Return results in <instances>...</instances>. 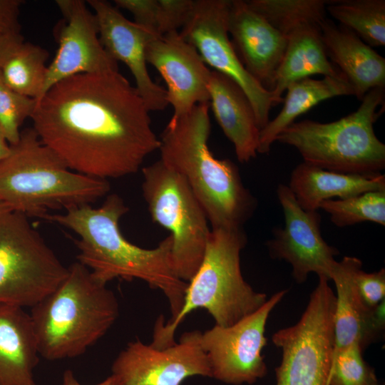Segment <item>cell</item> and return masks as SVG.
<instances>
[{"mask_svg": "<svg viewBox=\"0 0 385 385\" xmlns=\"http://www.w3.org/2000/svg\"><path fill=\"white\" fill-rule=\"evenodd\" d=\"M230 0H196L190 19L180 31L195 47L206 65L236 82L249 98L259 128L270 121L276 106L272 93L245 69L229 37Z\"/></svg>", "mask_w": 385, "mask_h": 385, "instance_id": "8fae6325", "label": "cell"}, {"mask_svg": "<svg viewBox=\"0 0 385 385\" xmlns=\"http://www.w3.org/2000/svg\"><path fill=\"white\" fill-rule=\"evenodd\" d=\"M272 295L254 313L228 327L215 326L201 334L211 378L230 385L252 384L265 377L267 367L262 355L267 344L265 327L272 310L287 293Z\"/></svg>", "mask_w": 385, "mask_h": 385, "instance_id": "7c38bea8", "label": "cell"}, {"mask_svg": "<svg viewBox=\"0 0 385 385\" xmlns=\"http://www.w3.org/2000/svg\"><path fill=\"white\" fill-rule=\"evenodd\" d=\"M248 4L273 26L302 19L326 18V0H250Z\"/></svg>", "mask_w": 385, "mask_h": 385, "instance_id": "f1b7e54d", "label": "cell"}, {"mask_svg": "<svg viewBox=\"0 0 385 385\" xmlns=\"http://www.w3.org/2000/svg\"><path fill=\"white\" fill-rule=\"evenodd\" d=\"M157 34L163 36L182 29L190 17L194 0H157Z\"/></svg>", "mask_w": 385, "mask_h": 385, "instance_id": "1f68e13d", "label": "cell"}, {"mask_svg": "<svg viewBox=\"0 0 385 385\" xmlns=\"http://www.w3.org/2000/svg\"><path fill=\"white\" fill-rule=\"evenodd\" d=\"M277 195L284 225L276 228L272 239L267 242L270 257L290 264L292 275L298 284L304 283L310 273L331 280L339 251L323 239L321 215L317 210H304L288 185L279 184Z\"/></svg>", "mask_w": 385, "mask_h": 385, "instance_id": "5bb4252c", "label": "cell"}, {"mask_svg": "<svg viewBox=\"0 0 385 385\" xmlns=\"http://www.w3.org/2000/svg\"><path fill=\"white\" fill-rule=\"evenodd\" d=\"M128 210L119 195L111 194L99 207L83 205L43 218L78 236L74 241L78 250L77 261L97 279L106 284L115 279H140L160 290L168 301L173 319L181 309L188 282L180 279L173 269L172 237L170 235L153 249L131 243L119 227L120 219Z\"/></svg>", "mask_w": 385, "mask_h": 385, "instance_id": "7a4b0ae2", "label": "cell"}, {"mask_svg": "<svg viewBox=\"0 0 385 385\" xmlns=\"http://www.w3.org/2000/svg\"><path fill=\"white\" fill-rule=\"evenodd\" d=\"M288 187L304 210L317 211L324 200L385 190V175L342 173L303 162L292 170Z\"/></svg>", "mask_w": 385, "mask_h": 385, "instance_id": "cb8c5ba5", "label": "cell"}, {"mask_svg": "<svg viewBox=\"0 0 385 385\" xmlns=\"http://www.w3.org/2000/svg\"><path fill=\"white\" fill-rule=\"evenodd\" d=\"M142 173L151 218L170 232L173 269L188 282L202 262L211 231L206 213L185 179L160 160L143 168Z\"/></svg>", "mask_w": 385, "mask_h": 385, "instance_id": "9c48e42d", "label": "cell"}, {"mask_svg": "<svg viewBox=\"0 0 385 385\" xmlns=\"http://www.w3.org/2000/svg\"><path fill=\"white\" fill-rule=\"evenodd\" d=\"M247 236L240 229H211L205 255L197 272L188 282L179 314L164 323L158 318L150 345L163 349L173 345L178 327L192 312L205 309L215 324L228 327L254 313L267 300L244 279L240 253Z\"/></svg>", "mask_w": 385, "mask_h": 385, "instance_id": "8992f818", "label": "cell"}, {"mask_svg": "<svg viewBox=\"0 0 385 385\" xmlns=\"http://www.w3.org/2000/svg\"><path fill=\"white\" fill-rule=\"evenodd\" d=\"M145 56L165 81L167 101L173 108L171 120L185 115L198 103H209L211 71L179 31L152 36Z\"/></svg>", "mask_w": 385, "mask_h": 385, "instance_id": "2e32d148", "label": "cell"}, {"mask_svg": "<svg viewBox=\"0 0 385 385\" xmlns=\"http://www.w3.org/2000/svg\"><path fill=\"white\" fill-rule=\"evenodd\" d=\"M355 284L363 303L369 309L385 299V270L366 272L359 269L355 274Z\"/></svg>", "mask_w": 385, "mask_h": 385, "instance_id": "d6a6232c", "label": "cell"}, {"mask_svg": "<svg viewBox=\"0 0 385 385\" xmlns=\"http://www.w3.org/2000/svg\"><path fill=\"white\" fill-rule=\"evenodd\" d=\"M201 334L186 332L178 342L163 349L130 342L113 361L111 374L120 385H181L191 376L211 377Z\"/></svg>", "mask_w": 385, "mask_h": 385, "instance_id": "4fadbf2b", "label": "cell"}, {"mask_svg": "<svg viewBox=\"0 0 385 385\" xmlns=\"http://www.w3.org/2000/svg\"><path fill=\"white\" fill-rule=\"evenodd\" d=\"M326 10L371 47L385 45L384 0H331Z\"/></svg>", "mask_w": 385, "mask_h": 385, "instance_id": "4316f807", "label": "cell"}, {"mask_svg": "<svg viewBox=\"0 0 385 385\" xmlns=\"http://www.w3.org/2000/svg\"><path fill=\"white\" fill-rule=\"evenodd\" d=\"M278 115L260 130L257 153L267 154L277 137L295 119L327 99L339 96H354V90L342 75L322 79L303 78L289 83Z\"/></svg>", "mask_w": 385, "mask_h": 385, "instance_id": "d4e9b609", "label": "cell"}, {"mask_svg": "<svg viewBox=\"0 0 385 385\" xmlns=\"http://www.w3.org/2000/svg\"><path fill=\"white\" fill-rule=\"evenodd\" d=\"M227 26L245 69L270 91L286 50L285 36L247 1H231Z\"/></svg>", "mask_w": 385, "mask_h": 385, "instance_id": "ac0fdd59", "label": "cell"}, {"mask_svg": "<svg viewBox=\"0 0 385 385\" xmlns=\"http://www.w3.org/2000/svg\"><path fill=\"white\" fill-rule=\"evenodd\" d=\"M56 4L63 16L54 29L58 47L48 66L37 101L54 84L70 76L118 71V62L100 41L96 14L86 3L82 0H57Z\"/></svg>", "mask_w": 385, "mask_h": 385, "instance_id": "9a60e30c", "label": "cell"}, {"mask_svg": "<svg viewBox=\"0 0 385 385\" xmlns=\"http://www.w3.org/2000/svg\"><path fill=\"white\" fill-rule=\"evenodd\" d=\"M322 21L302 20L279 30L287 38V46L270 91L276 106L283 102L282 94L294 81L314 74L343 75L327 55L320 29Z\"/></svg>", "mask_w": 385, "mask_h": 385, "instance_id": "44dd1931", "label": "cell"}, {"mask_svg": "<svg viewBox=\"0 0 385 385\" xmlns=\"http://www.w3.org/2000/svg\"><path fill=\"white\" fill-rule=\"evenodd\" d=\"M7 142L5 135L0 128V162L4 160L11 152V145Z\"/></svg>", "mask_w": 385, "mask_h": 385, "instance_id": "8d00e7d4", "label": "cell"}, {"mask_svg": "<svg viewBox=\"0 0 385 385\" xmlns=\"http://www.w3.org/2000/svg\"><path fill=\"white\" fill-rule=\"evenodd\" d=\"M367 385H380V384H379V381H378V379H377V380H376V381H373V382L369 383V384H367Z\"/></svg>", "mask_w": 385, "mask_h": 385, "instance_id": "74e56055", "label": "cell"}, {"mask_svg": "<svg viewBox=\"0 0 385 385\" xmlns=\"http://www.w3.org/2000/svg\"><path fill=\"white\" fill-rule=\"evenodd\" d=\"M106 285L78 261L68 267L65 279L31 307L41 356H78L108 332L118 317L119 304Z\"/></svg>", "mask_w": 385, "mask_h": 385, "instance_id": "277c9868", "label": "cell"}, {"mask_svg": "<svg viewBox=\"0 0 385 385\" xmlns=\"http://www.w3.org/2000/svg\"><path fill=\"white\" fill-rule=\"evenodd\" d=\"M320 29L329 59L351 86L361 101L375 88H385V58L350 29L327 17Z\"/></svg>", "mask_w": 385, "mask_h": 385, "instance_id": "ffe728a7", "label": "cell"}, {"mask_svg": "<svg viewBox=\"0 0 385 385\" xmlns=\"http://www.w3.org/2000/svg\"><path fill=\"white\" fill-rule=\"evenodd\" d=\"M24 41L21 33L0 34V67L8 55Z\"/></svg>", "mask_w": 385, "mask_h": 385, "instance_id": "e575fe53", "label": "cell"}, {"mask_svg": "<svg viewBox=\"0 0 385 385\" xmlns=\"http://www.w3.org/2000/svg\"><path fill=\"white\" fill-rule=\"evenodd\" d=\"M87 2L96 14L99 39L106 51L115 61L123 62L129 68L135 79V88L148 110L163 111L168 105L167 92L152 80L145 56L147 43L155 36L129 21L107 1Z\"/></svg>", "mask_w": 385, "mask_h": 385, "instance_id": "e0dca14e", "label": "cell"}, {"mask_svg": "<svg viewBox=\"0 0 385 385\" xmlns=\"http://www.w3.org/2000/svg\"><path fill=\"white\" fill-rule=\"evenodd\" d=\"M356 111L337 120L294 122L276 141L294 147L304 163L337 173H381L385 168V145L374 124L381 113L384 88L370 90Z\"/></svg>", "mask_w": 385, "mask_h": 385, "instance_id": "52a82bcc", "label": "cell"}, {"mask_svg": "<svg viewBox=\"0 0 385 385\" xmlns=\"http://www.w3.org/2000/svg\"><path fill=\"white\" fill-rule=\"evenodd\" d=\"M361 267L359 258L345 256L337 262L332 274L337 290L333 357L354 344L364 351L384 332V307L369 309L358 294L354 278Z\"/></svg>", "mask_w": 385, "mask_h": 385, "instance_id": "d6986e66", "label": "cell"}, {"mask_svg": "<svg viewBox=\"0 0 385 385\" xmlns=\"http://www.w3.org/2000/svg\"><path fill=\"white\" fill-rule=\"evenodd\" d=\"M67 274L27 216L0 202V304L31 308Z\"/></svg>", "mask_w": 385, "mask_h": 385, "instance_id": "ba28073f", "label": "cell"}, {"mask_svg": "<svg viewBox=\"0 0 385 385\" xmlns=\"http://www.w3.org/2000/svg\"><path fill=\"white\" fill-rule=\"evenodd\" d=\"M211 108L219 125L244 163L257 154L260 132L252 106L240 86L228 76L212 71L208 83Z\"/></svg>", "mask_w": 385, "mask_h": 385, "instance_id": "7402d4cb", "label": "cell"}, {"mask_svg": "<svg viewBox=\"0 0 385 385\" xmlns=\"http://www.w3.org/2000/svg\"><path fill=\"white\" fill-rule=\"evenodd\" d=\"M62 385H83L75 376L71 369L64 371L62 376ZM94 385H120L118 380L113 375H110L103 381Z\"/></svg>", "mask_w": 385, "mask_h": 385, "instance_id": "d590c367", "label": "cell"}, {"mask_svg": "<svg viewBox=\"0 0 385 385\" xmlns=\"http://www.w3.org/2000/svg\"><path fill=\"white\" fill-rule=\"evenodd\" d=\"M149 112L135 87L109 71L56 83L31 118L42 143L71 170L107 180L138 172L159 149Z\"/></svg>", "mask_w": 385, "mask_h": 385, "instance_id": "6da1fadb", "label": "cell"}, {"mask_svg": "<svg viewBox=\"0 0 385 385\" xmlns=\"http://www.w3.org/2000/svg\"><path fill=\"white\" fill-rule=\"evenodd\" d=\"M319 208L327 212L332 222L339 227L363 222H373L385 226V190L324 200Z\"/></svg>", "mask_w": 385, "mask_h": 385, "instance_id": "83f0119b", "label": "cell"}, {"mask_svg": "<svg viewBox=\"0 0 385 385\" xmlns=\"http://www.w3.org/2000/svg\"><path fill=\"white\" fill-rule=\"evenodd\" d=\"M107 180L71 170L38 138L33 128L20 133L0 162V202L27 217L50 210L90 205L110 190Z\"/></svg>", "mask_w": 385, "mask_h": 385, "instance_id": "5b68a950", "label": "cell"}, {"mask_svg": "<svg viewBox=\"0 0 385 385\" xmlns=\"http://www.w3.org/2000/svg\"><path fill=\"white\" fill-rule=\"evenodd\" d=\"M39 356L30 314L0 304V385H39L34 374Z\"/></svg>", "mask_w": 385, "mask_h": 385, "instance_id": "603a6c76", "label": "cell"}, {"mask_svg": "<svg viewBox=\"0 0 385 385\" xmlns=\"http://www.w3.org/2000/svg\"><path fill=\"white\" fill-rule=\"evenodd\" d=\"M336 297L329 280L319 277L299 320L273 334L282 349L275 385H328L334 343Z\"/></svg>", "mask_w": 385, "mask_h": 385, "instance_id": "30bf717a", "label": "cell"}, {"mask_svg": "<svg viewBox=\"0 0 385 385\" xmlns=\"http://www.w3.org/2000/svg\"><path fill=\"white\" fill-rule=\"evenodd\" d=\"M210 103H198L170 120L160 135V160L182 176L203 207L211 229H240L253 215L257 200L229 159L216 158L208 147Z\"/></svg>", "mask_w": 385, "mask_h": 385, "instance_id": "3957f363", "label": "cell"}, {"mask_svg": "<svg viewBox=\"0 0 385 385\" xmlns=\"http://www.w3.org/2000/svg\"><path fill=\"white\" fill-rule=\"evenodd\" d=\"M362 352L359 345L354 344L337 354L332 359L328 385H367L377 380Z\"/></svg>", "mask_w": 385, "mask_h": 385, "instance_id": "f546056e", "label": "cell"}, {"mask_svg": "<svg viewBox=\"0 0 385 385\" xmlns=\"http://www.w3.org/2000/svg\"><path fill=\"white\" fill-rule=\"evenodd\" d=\"M35 107L36 101L9 88L0 72V128L10 145L19 140V128L27 118H31Z\"/></svg>", "mask_w": 385, "mask_h": 385, "instance_id": "4dcf8cb0", "label": "cell"}, {"mask_svg": "<svg viewBox=\"0 0 385 385\" xmlns=\"http://www.w3.org/2000/svg\"><path fill=\"white\" fill-rule=\"evenodd\" d=\"M48 56L43 48L24 41L8 55L0 67L4 81L16 93L36 101L45 82Z\"/></svg>", "mask_w": 385, "mask_h": 385, "instance_id": "484cf974", "label": "cell"}, {"mask_svg": "<svg viewBox=\"0 0 385 385\" xmlns=\"http://www.w3.org/2000/svg\"><path fill=\"white\" fill-rule=\"evenodd\" d=\"M19 0H0V34L21 33Z\"/></svg>", "mask_w": 385, "mask_h": 385, "instance_id": "836d02e7", "label": "cell"}]
</instances>
